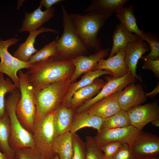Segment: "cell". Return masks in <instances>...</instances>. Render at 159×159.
<instances>
[{"label": "cell", "mask_w": 159, "mask_h": 159, "mask_svg": "<svg viewBox=\"0 0 159 159\" xmlns=\"http://www.w3.org/2000/svg\"><path fill=\"white\" fill-rule=\"evenodd\" d=\"M74 67L71 60L59 59L55 57L32 64L25 74L34 91L50 84L70 79Z\"/></svg>", "instance_id": "obj_1"}, {"label": "cell", "mask_w": 159, "mask_h": 159, "mask_svg": "<svg viewBox=\"0 0 159 159\" xmlns=\"http://www.w3.org/2000/svg\"><path fill=\"white\" fill-rule=\"evenodd\" d=\"M112 14L90 12L82 15L69 13L75 31L82 44L87 50L98 52L101 49V42L98 33Z\"/></svg>", "instance_id": "obj_2"}, {"label": "cell", "mask_w": 159, "mask_h": 159, "mask_svg": "<svg viewBox=\"0 0 159 159\" xmlns=\"http://www.w3.org/2000/svg\"><path fill=\"white\" fill-rule=\"evenodd\" d=\"M71 82L70 79L34 91L36 111L34 123L54 111L61 104Z\"/></svg>", "instance_id": "obj_3"}, {"label": "cell", "mask_w": 159, "mask_h": 159, "mask_svg": "<svg viewBox=\"0 0 159 159\" xmlns=\"http://www.w3.org/2000/svg\"><path fill=\"white\" fill-rule=\"evenodd\" d=\"M61 9L63 31L61 37L56 40V52L54 57L60 60H71L85 55L87 50L77 35L69 13L63 5H62Z\"/></svg>", "instance_id": "obj_4"}, {"label": "cell", "mask_w": 159, "mask_h": 159, "mask_svg": "<svg viewBox=\"0 0 159 159\" xmlns=\"http://www.w3.org/2000/svg\"><path fill=\"white\" fill-rule=\"evenodd\" d=\"M19 90L16 89L5 99L6 111L9 117L11 134L10 146L14 151L21 148H34L32 134L22 126L16 113L17 104L20 99Z\"/></svg>", "instance_id": "obj_5"}, {"label": "cell", "mask_w": 159, "mask_h": 159, "mask_svg": "<svg viewBox=\"0 0 159 159\" xmlns=\"http://www.w3.org/2000/svg\"><path fill=\"white\" fill-rule=\"evenodd\" d=\"M21 95L16 106V113L24 128L32 133L36 114V98L33 87L21 70L19 71Z\"/></svg>", "instance_id": "obj_6"}, {"label": "cell", "mask_w": 159, "mask_h": 159, "mask_svg": "<svg viewBox=\"0 0 159 159\" xmlns=\"http://www.w3.org/2000/svg\"><path fill=\"white\" fill-rule=\"evenodd\" d=\"M55 111L35 122L32 133L34 148L42 159H53L55 155L52 150L56 138L53 122Z\"/></svg>", "instance_id": "obj_7"}, {"label": "cell", "mask_w": 159, "mask_h": 159, "mask_svg": "<svg viewBox=\"0 0 159 159\" xmlns=\"http://www.w3.org/2000/svg\"><path fill=\"white\" fill-rule=\"evenodd\" d=\"M19 40V39L17 38H11L5 40H0V73L8 76L17 88L19 90V79L17 73L22 69H29L31 65L28 62L21 61L9 52V47L16 44Z\"/></svg>", "instance_id": "obj_8"}, {"label": "cell", "mask_w": 159, "mask_h": 159, "mask_svg": "<svg viewBox=\"0 0 159 159\" xmlns=\"http://www.w3.org/2000/svg\"><path fill=\"white\" fill-rule=\"evenodd\" d=\"M137 79L129 71L124 76L118 78L111 77L100 91L93 98L83 103L76 109V113L86 111L88 108L100 100L122 90L130 84L134 82Z\"/></svg>", "instance_id": "obj_9"}, {"label": "cell", "mask_w": 159, "mask_h": 159, "mask_svg": "<svg viewBox=\"0 0 159 159\" xmlns=\"http://www.w3.org/2000/svg\"><path fill=\"white\" fill-rule=\"evenodd\" d=\"M129 147L135 158L158 156L159 137L155 134L140 131Z\"/></svg>", "instance_id": "obj_10"}, {"label": "cell", "mask_w": 159, "mask_h": 159, "mask_svg": "<svg viewBox=\"0 0 159 159\" xmlns=\"http://www.w3.org/2000/svg\"><path fill=\"white\" fill-rule=\"evenodd\" d=\"M130 125L139 131L150 122L159 120L158 101L133 107L127 111Z\"/></svg>", "instance_id": "obj_11"}, {"label": "cell", "mask_w": 159, "mask_h": 159, "mask_svg": "<svg viewBox=\"0 0 159 159\" xmlns=\"http://www.w3.org/2000/svg\"><path fill=\"white\" fill-rule=\"evenodd\" d=\"M140 131L131 125L121 128L101 129L94 138L99 146L115 141L125 143L130 146Z\"/></svg>", "instance_id": "obj_12"}, {"label": "cell", "mask_w": 159, "mask_h": 159, "mask_svg": "<svg viewBox=\"0 0 159 159\" xmlns=\"http://www.w3.org/2000/svg\"><path fill=\"white\" fill-rule=\"evenodd\" d=\"M110 50L109 49H102L93 54L80 55L71 60L74 69L70 78L71 83L82 74L95 70L98 62L107 55Z\"/></svg>", "instance_id": "obj_13"}, {"label": "cell", "mask_w": 159, "mask_h": 159, "mask_svg": "<svg viewBox=\"0 0 159 159\" xmlns=\"http://www.w3.org/2000/svg\"><path fill=\"white\" fill-rule=\"evenodd\" d=\"M142 86L132 83L118 93L117 100L121 110L127 111L145 102L147 100Z\"/></svg>", "instance_id": "obj_14"}, {"label": "cell", "mask_w": 159, "mask_h": 159, "mask_svg": "<svg viewBox=\"0 0 159 159\" xmlns=\"http://www.w3.org/2000/svg\"><path fill=\"white\" fill-rule=\"evenodd\" d=\"M39 6L32 12L26 13L22 25L19 30V32H30L40 28L45 23L48 22L54 16L55 8L53 7L44 11L41 10Z\"/></svg>", "instance_id": "obj_15"}, {"label": "cell", "mask_w": 159, "mask_h": 159, "mask_svg": "<svg viewBox=\"0 0 159 159\" xmlns=\"http://www.w3.org/2000/svg\"><path fill=\"white\" fill-rule=\"evenodd\" d=\"M147 43L140 37L138 40L130 43L125 51L124 61L129 71L137 80H140L136 74L137 64L143 54L149 50Z\"/></svg>", "instance_id": "obj_16"}, {"label": "cell", "mask_w": 159, "mask_h": 159, "mask_svg": "<svg viewBox=\"0 0 159 159\" xmlns=\"http://www.w3.org/2000/svg\"><path fill=\"white\" fill-rule=\"evenodd\" d=\"M118 93H114L100 100L86 111L91 115L103 118L116 114L121 110L118 101Z\"/></svg>", "instance_id": "obj_17"}, {"label": "cell", "mask_w": 159, "mask_h": 159, "mask_svg": "<svg viewBox=\"0 0 159 159\" xmlns=\"http://www.w3.org/2000/svg\"><path fill=\"white\" fill-rule=\"evenodd\" d=\"M125 52V51L118 52L114 56L107 59H102L98 63L95 70L109 71L112 73V77L115 78L125 75L129 71L124 61Z\"/></svg>", "instance_id": "obj_18"}, {"label": "cell", "mask_w": 159, "mask_h": 159, "mask_svg": "<svg viewBox=\"0 0 159 159\" xmlns=\"http://www.w3.org/2000/svg\"><path fill=\"white\" fill-rule=\"evenodd\" d=\"M47 32L58 34L57 31L45 27H41L36 31L31 32L26 41L19 45L13 56L21 61L28 62L33 54L38 51L34 47L36 38L42 33Z\"/></svg>", "instance_id": "obj_19"}, {"label": "cell", "mask_w": 159, "mask_h": 159, "mask_svg": "<svg viewBox=\"0 0 159 159\" xmlns=\"http://www.w3.org/2000/svg\"><path fill=\"white\" fill-rule=\"evenodd\" d=\"M74 110L71 107L61 103L55 110L53 122L56 138L70 132Z\"/></svg>", "instance_id": "obj_20"}, {"label": "cell", "mask_w": 159, "mask_h": 159, "mask_svg": "<svg viewBox=\"0 0 159 159\" xmlns=\"http://www.w3.org/2000/svg\"><path fill=\"white\" fill-rule=\"evenodd\" d=\"M127 30L120 23L117 24L112 35V45L109 57L114 56L118 52L125 51L130 43L138 39L140 37Z\"/></svg>", "instance_id": "obj_21"}, {"label": "cell", "mask_w": 159, "mask_h": 159, "mask_svg": "<svg viewBox=\"0 0 159 159\" xmlns=\"http://www.w3.org/2000/svg\"><path fill=\"white\" fill-rule=\"evenodd\" d=\"M105 118L91 115L85 111L74 114L70 132L73 134L80 129L92 127L98 132L101 129Z\"/></svg>", "instance_id": "obj_22"}, {"label": "cell", "mask_w": 159, "mask_h": 159, "mask_svg": "<svg viewBox=\"0 0 159 159\" xmlns=\"http://www.w3.org/2000/svg\"><path fill=\"white\" fill-rule=\"evenodd\" d=\"M106 82L97 78L91 84L77 90L71 99V107L74 110L76 109L85 102L92 98L98 93Z\"/></svg>", "instance_id": "obj_23"}, {"label": "cell", "mask_w": 159, "mask_h": 159, "mask_svg": "<svg viewBox=\"0 0 159 159\" xmlns=\"http://www.w3.org/2000/svg\"><path fill=\"white\" fill-rule=\"evenodd\" d=\"M105 74L112 75V74L105 70H95L85 73L79 81L70 84L62 103L71 107V100L73 94L76 91L91 84L100 76Z\"/></svg>", "instance_id": "obj_24"}, {"label": "cell", "mask_w": 159, "mask_h": 159, "mask_svg": "<svg viewBox=\"0 0 159 159\" xmlns=\"http://www.w3.org/2000/svg\"><path fill=\"white\" fill-rule=\"evenodd\" d=\"M52 150L60 159H72L74 153L72 134L68 132L56 137Z\"/></svg>", "instance_id": "obj_25"}, {"label": "cell", "mask_w": 159, "mask_h": 159, "mask_svg": "<svg viewBox=\"0 0 159 159\" xmlns=\"http://www.w3.org/2000/svg\"><path fill=\"white\" fill-rule=\"evenodd\" d=\"M10 134L9 120L6 112L4 115L0 118V150L9 159H15V152L10 145Z\"/></svg>", "instance_id": "obj_26"}, {"label": "cell", "mask_w": 159, "mask_h": 159, "mask_svg": "<svg viewBox=\"0 0 159 159\" xmlns=\"http://www.w3.org/2000/svg\"><path fill=\"white\" fill-rule=\"evenodd\" d=\"M116 13L115 17L127 30L141 37L143 31L140 30L137 26L132 6L121 7Z\"/></svg>", "instance_id": "obj_27"}, {"label": "cell", "mask_w": 159, "mask_h": 159, "mask_svg": "<svg viewBox=\"0 0 159 159\" xmlns=\"http://www.w3.org/2000/svg\"><path fill=\"white\" fill-rule=\"evenodd\" d=\"M128 0H93L90 6L85 9V13L90 12L116 13L120 8L123 7Z\"/></svg>", "instance_id": "obj_28"}, {"label": "cell", "mask_w": 159, "mask_h": 159, "mask_svg": "<svg viewBox=\"0 0 159 159\" xmlns=\"http://www.w3.org/2000/svg\"><path fill=\"white\" fill-rule=\"evenodd\" d=\"M130 125L127 112L121 110L114 115L105 119L101 129H113Z\"/></svg>", "instance_id": "obj_29"}, {"label": "cell", "mask_w": 159, "mask_h": 159, "mask_svg": "<svg viewBox=\"0 0 159 159\" xmlns=\"http://www.w3.org/2000/svg\"><path fill=\"white\" fill-rule=\"evenodd\" d=\"M56 41H53L37 51L28 62L31 65L44 61L55 56L56 54Z\"/></svg>", "instance_id": "obj_30"}, {"label": "cell", "mask_w": 159, "mask_h": 159, "mask_svg": "<svg viewBox=\"0 0 159 159\" xmlns=\"http://www.w3.org/2000/svg\"><path fill=\"white\" fill-rule=\"evenodd\" d=\"M17 89L9 78L5 79L3 73H0V118L6 113L5 96L7 93H11Z\"/></svg>", "instance_id": "obj_31"}, {"label": "cell", "mask_w": 159, "mask_h": 159, "mask_svg": "<svg viewBox=\"0 0 159 159\" xmlns=\"http://www.w3.org/2000/svg\"><path fill=\"white\" fill-rule=\"evenodd\" d=\"M85 143L86 148L85 159H105L103 153L94 138L87 135Z\"/></svg>", "instance_id": "obj_32"}, {"label": "cell", "mask_w": 159, "mask_h": 159, "mask_svg": "<svg viewBox=\"0 0 159 159\" xmlns=\"http://www.w3.org/2000/svg\"><path fill=\"white\" fill-rule=\"evenodd\" d=\"M140 37L149 44L151 50L148 55L142 58L152 60L159 59V42L155 35L143 31Z\"/></svg>", "instance_id": "obj_33"}, {"label": "cell", "mask_w": 159, "mask_h": 159, "mask_svg": "<svg viewBox=\"0 0 159 159\" xmlns=\"http://www.w3.org/2000/svg\"><path fill=\"white\" fill-rule=\"evenodd\" d=\"M74 153L72 159H85V143L76 133L72 134Z\"/></svg>", "instance_id": "obj_34"}, {"label": "cell", "mask_w": 159, "mask_h": 159, "mask_svg": "<svg viewBox=\"0 0 159 159\" xmlns=\"http://www.w3.org/2000/svg\"><path fill=\"white\" fill-rule=\"evenodd\" d=\"M15 153L17 159H42L34 148H21L15 150Z\"/></svg>", "instance_id": "obj_35"}, {"label": "cell", "mask_w": 159, "mask_h": 159, "mask_svg": "<svg viewBox=\"0 0 159 159\" xmlns=\"http://www.w3.org/2000/svg\"><path fill=\"white\" fill-rule=\"evenodd\" d=\"M123 143L121 142H112L100 147L104 154L105 159H112Z\"/></svg>", "instance_id": "obj_36"}, {"label": "cell", "mask_w": 159, "mask_h": 159, "mask_svg": "<svg viewBox=\"0 0 159 159\" xmlns=\"http://www.w3.org/2000/svg\"><path fill=\"white\" fill-rule=\"evenodd\" d=\"M129 145L123 143L112 159H134Z\"/></svg>", "instance_id": "obj_37"}, {"label": "cell", "mask_w": 159, "mask_h": 159, "mask_svg": "<svg viewBox=\"0 0 159 159\" xmlns=\"http://www.w3.org/2000/svg\"><path fill=\"white\" fill-rule=\"evenodd\" d=\"M144 59L142 68L151 71L157 78H159V59L152 60L143 58Z\"/></svg>", "instance_id": "obj_38"}, {"label": "cell", "mask_w": 159, "mask_h": 159, "mask_svg": "<svg viewBox=\"0 0 159 159\" xmlns=\"http://www.w3.org/2000/svg\"><path fill=\"white\" fill-rule=\"evenodd\" d=\"M65 0H41L40 1V5L44 6L47 9L52 8V6L56 4Z\"/></svg>", "instance_id": "obj_39"}, {"label": "cell", "mask_w": 159, "mask_h": 159, "mask_svg": "<svg viewBox=\"0 0 159 159\" xmlns=\"http://www.w3.org/2000/svg\"><path fill=\"white\" fill-rule=\"evenodd\" d=\"M159 92V84H158L150 92L146 93L145 94V96L147 97H152L155 96Z\"/></svg>", "instance_id": "obj_40"}, {"label": "cell", "mask_w": 159, "mask_h": 159, "mask_svg": "<svg viewBox=\"0 0 159 159\" xmlns=\"http://www.w3.org/2000/svg\"><path fill=\"white\" fill-rule=\"evenodd\" d=\"M0 159H9L7 156L0 150Z\"/></svg>", "instance_id": "obj_41"}, {"label": "cell", "mask_w": 159, "mask_h": 159, "mask_svg": "<svg viewBox=\"0 0 159 159\" xmlns=\"http://www.w3.org/2000/svg\"><path fill=\"white\" fill-rule=\"evenodd\" d=\"M134 159H159V157L158 155L152 157H145L143 158H134Z\"/></svg>", "instance_id": "obj_42"}, {"label": "cell", "mask_w": 159, "mask_h": 159, "mask_svg": "<svg viewBox=\"0 0 159 159\" xmlns=\"http://www.w3.org/2000/svg\"><path fill=\"white\" fill-rule=\"evenodd\" d=\"M154 126L158 127H159V120H156L151 122Z\"/></svg>", "instance_id": "obj_43"}, {"label": "cell", "mask_w": 159, "mask_h": 159, "mask_svg": "<svg viewBox=\"0 0 159 159\" xmlns=\"http://www.w3.org/2000/svg\"><path fill=\"white\" fill-rule=\"evenodd\" d=\"M53 159H60V158L57 154H55Z\"/></svg>", "instance_id": "obj_44"}, {"label": "cell", "mask_w": 159, "mask_h": 159, "mask_svg": "<svg viewBox=\"0 0 159 159\" xmlns=\"http://www.w3.org/2000/svg\"><path fill=\"white\" fill-rule=\"evenodd\" d=\"M15 159H17L15 157Z\"/></svg>", "instance_id": "obj_45"}, {"label": "cell", "mask_w": 159, "mask_h": 159, "mask_svg": "<svg viewBox=\"0 0 159 159\" xmlns=\"http://www.w3.org/2000/svg\"><path fill=\"white\" fill-rule=\"evenodd\" d=\"M0 40H1V38H0Z\"/></svg>", "instance_id": "obj_46"}]
</instances>
